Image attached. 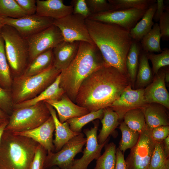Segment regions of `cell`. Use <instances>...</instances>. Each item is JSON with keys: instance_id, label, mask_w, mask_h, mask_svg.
<instances>
[{"instance_id": "obj_1", "label": "cell", "mask_w": 169, "mask_h": 169, "mask_svg": "<svg viewBox=\"0 0 169 169\" xmlns=\"http://www.w3.org/2000/svg\"><path fill=\"white\" fill-rule=\"evenodd\" d=\"M130 84L128 77L106 64L84 80L74 103L90 112L104 109L110 106Z\"/></svg>"}, {"instance_id": "obj_2", "label": "cell", "mask_w": 169, "mask_h": 169, "mask_svg": "<svg viewBox=\"0 0 169 169\" xmlns=\"http://www.w3.org/2000/svg\"><path fill=\"white\" fill-rule=\"evenodd\" d=\"M85 23L92 41L106 64L128 77L125 61L133 40L130 31L115 24L89 18L85 19Z\"/></svg>"}, {"instance_id": "obj_3", "label": "cell", "mask_w": 169, "mask_h": 169, "mask_svg": "<svg viewBox=\"0 0 169 169\" xmlns=\"http://www.w3.org/2000/svg\"><path fill=\"white\" fill-rule=\"evenodd\" d=\"M105 64L101 52L94 43L79 42L75 58L60 73V86L74 103L79 89L84 80Z\"/></svg>"}, {"instance_id": "obj_4", "label": "cell", "mask_w": 169, "mask_h": 169, "mask_svg": "<svg viewBox=\"0 0 169 169\" xmlns=\"http://www.w3.org/2000/svg\"><path fill=\"white\" fill-rule=\"evenodd\" d=\"M39 144L5 130L0 144V169H30Z\"/></svg>"}, {"instance_id": "obj_5", "label": "cell", "mask_w": 169, "mask_h": 169, "mask_svg": "<svg viewBox=\"0 0 169 169\" xmlns=\"http://www.w3.org/2000/svg\"><path fill=\"white\" fill-rule=\"evenodd\" d=\"M61 72L53 65L35 75L28 77L19 75L15 78L11 89L13 105L37 96L55 81Z\"/></svg>"}, {"instance_id": "obj_6", "label": "cell", "mask_w": 169, "mask_h": 169, "mask_svg": "<svg viewBox=\"0 0 169 169\" xmlns=\"http://www.w3.org/2000/svg\"><path fill=\"white\" fill-rule=\"evenodd\" d=\"M0 34L4 44L7 60L12 74L19 75L29 63V48L27 41L13 27L4 25Z\"/></svg>"}, {"instance_id": "obj_7", "label": "cell", "mask_w": 169, "mask_h": 169, "mask_svg": "<svg viewBox=\"0 0 169 169\" xmlns=\"http://www.w3.org/2000/svg\"><path fill=\"white\" fill-rule=\"evenodd\" d=\"M50 116L44 101L30 106L13 109L5 130L16 133L32 130L41 125Z\"/></svg>"}, {"instance_id": "obj_8", "label": "cell", "mask_w": 169, "mask_h": 169, "mask_svg": "<svg viewBox=\"0 0 169 169\" xmlns=\"http://www.w3.org/2000/svg\"><path fill=\"white\" fill-rule=\"evenodd\" d=\"M151 129L146 124L136 144L131 149L125 161L127 169H148L156 144Z\"/></svg>"}, {"instance_id": "obj_9", "label": "cell", "mask_w": 169, "mask_h": 169, "mask_svg": "<svg viewBox=\"0 0 169 169\" xmlns=\"http://www.w3.org/2000/svg\"><path fill=\"white\" fill-rule=\"evenodd\" d=\"M87 141L84 134L80 133L67 142L59 151L47 153L44 169L57 166L61 169H70L76 155L82 152Z\"/></svg>"}, {"instance_id": "obj_10", "label": "cell", "mask_w": 169, "mask_h": 169, "mask_svg": "<svg viewBox=\"0 0 169 169\" xmlns=\"http://www.w3.org/2000/svg\"><path fill=\"white\" fill-rule=\"evenodd\" d=\"M85 18L73 13L54 19L53 24L60 30L64 41L94 43L85 23Z\"/></svg>"}, {"instance_id": "obj_11", "label": "cell", "mask_w": 169, "mask_h": 169, "mask_svg": "<svg viewBox=\"0 0 169 169\" xmlns=\"http://www.w3.org/2000/svg\"><path fill=\"white\" fill-rule=\"evenodd\" d=\"M25 39L28 46L29 63L40 54L53 49L64 41L60 30L54 24Z\"/></svg>"}, {"instance_id": "obj_12", "label": "cell", "mask_w": 169, "mask_h": 169, "mask_svg": "<svg viewBox=\"0 0 169 169\" xmlns=\"http://www.w3.org/2000/svg\"><path fill=\"white\" fill-rule=\"evenodd\" d=\"M147 9L130 8L109 10L92 14L87 18L115 24L130 31L142 18Z\"/></svg>"}, {"instance_id": "obj_13", "label": "cell", "mask_w": 169, "mask_h": 169, "mask_svg": "<svg viewBox=\"0 0 169 169\" xmlns=\"http://www.w3.org/2000/svg\"><path fill=\"white\" fill-rule=\"evenodd\" d=\"M94 126L90 129H84L83 132L86 136V146L83 152V155L79 159H74L70 169H88L89 164L94 159L97 160L101 155L103 147L109 141V137L103 143H98L97 132L99 126V121L94 122Z\"/></svg>"}, {"instance_id": "obj_14", "label": "cell", "mask_w": 169, "mask_h": 169, "mask_svg": "<svg viewBox=\"0 0 169 169\" xmlns=\"http://www.w3.org/2000/svg\"><path fill=\"white\" fill-rule=\"evenodd\" d=\"M3 18L5 25L13 28L24 38L37 33L53 25L54 21L53 19L36 14L27 15L18 18Z\"/></svg>"}, {"instance_id": "obj_15", "label": "cell", "mask_w": 169, "mask_h": 169, "mask_svg": "<svg viewBox=\"0 0 169 169\" xmlns=\"http://www.w3.org/2000/svg\"><path fill=\"white\" fill-rule=\"evenodd\" d=\"M144 94V88L132 89L130 84L109 107L117 114L120 120H121L128 111L135 109H143L148 104Z\"/></svg>"}, {"instance_id": "obj_16", "label": "cell", "mask_w": 169, "mask_h": 169, "mask_svg": "<svg viewBox=\"0 0 169 169\" xmlns=\"http://www.w3.org/2000/svg\"><path fill=\"white\" fill-rule=\"evenodd\" d=\"M144 97L147 104L156 103L169 109V94L165 81V70L155 74L152 82L144 89Z\"/></svg>"}, {"instance_id": "obj_17", "label": "cell", "mask_w": 169, "mask_h": 169, "mask_svg": "<svg viewBox=\"0 0 169 169\" xmlns=\"http://www.w3.org/2000/svg\"><path fill=\"white\" fill-rule=\"evenodd\" d=\"M54 130V121L51 115L44 123L35 128L13 133L32 139L42 146L47 153H49L54 151L53 140V133Z\"/></svg>"}, {"instance_id": "obj_18", "label": "cell", "mask_w": 169, "mask_h": 169, "mask_svg": "<svg viewBox=\"0 0 169 169\" xmlns=\"http://www.w3.org/2000/svg\"><path fill=\"white\" fill-rule=\"evenodd\" d=\"M44 101L51 105L57 111L58 119L62 123L69 119L79 117L90 112L86 109L75 103L65 93L59 100L49 99Z\"/></svg>"}, {"instance_id": "obj_19", "label": "cell", "mask_w": 169, "mask_h": 169, "mask_svg": "<svg viewBox=\"0 0 169 169\" xmlns=\"http://www.w3.org/2000/svg\"><path fill=\"white\" fill-rule=\"evenodd\" d=\"M35 14L41 16L57 19L72 13L73 8L67 5L63 0H37Z\"/></svg>"}, {"instance_id": "obj_20", "label": "cell", "mask_w": 169, "mask_h": 169, "mask_svg": "<svg viewBox=\"0 0 169 169\" xmlns=\"http://www.w3.org/2000/svg\"><path fill=\"white\" fill-rule=\"evenodd\" d=\"M79 42L63 41L53 49V65L61 71L70 64L77 53Z\"/></svg>"}, {"instance_id": "obj_21", "label": "cell", "mask_w": 169, "mask_h": 169, "mask_svg": "<svg viewBox=\"0 0 169 169\" xmlns=\"http://www.w3.org/2000/svg\"><path fill=\"white\" fill-rule=\"evenodd\" d=\"M54 121L55 125V137L53 140L55 152L60 150L70 140L80 133L73 131L66 121L61 123L58 118L56 110L50 105L45 103Z\"/></svg>"}, {"instance_id": "obj_22", "label": "cell", "mask_w": 169, "mask_h": 169, "mask_svg": "<svg viewBox=\"0 0 169 169\" xmlns=\"http://www.w3.org/2000/svg\"><path fill=\"white\" fill-rule=\"evenodd\" d=\"M168 110L156 103L147 104L143 108L146 124L151 129L160 126L169 125Z\"/></svg>"}, {"instance_id": "obj_23", "label": "cell", "mask_w": 169, "mask_h": 169, "mask_svg": "<svg viewBox=\"0 0 169 169\" xmlns=\"http://www.w3.org/2000/svg\"><path fill=\"white\" fill-rule=\"evenodd\" d=\"M60 74L55 81L46 89L36 97L13 105V110L34 105L47 100H54L60 99L65 93L64 89L60 86Z\"/></svg>"}, {"instance_id": "obj_24", "label": "cell", "mask_w": 169, "mask_h": 169, "mask_svg": "<svg viewBox=\"0 0 169 169\" xmlns=\"http://www.w3.org/2000/svg\"><path fill=\"white\" fill-rule=\"evenodd\" d=\"M103 109V116L101 120L102 127L97 136L100 144L104 143L110 135L115 136V130L120 124L119 116L115 111L109 107Z\"/></svg>"}, {"instance_id": "obj_25", "label": "cell", "mask_w": 169, "mask_h": 169, "mask_svg": "<svg viewBox=\"0 0 169 169\" xmlns=\"http://www.w3.org/2000/svg\"><path fill=\"white\" fill-rule=\"evenodd\" d=\"M53 49L40 54L29 62L23 73L20 75L28 77L40 74L53 65Z\"/></svg>"}, {"instance_id": "obj_26", "label": "cell", "mask_w": 169, "mask_h": 169, "mask_svg": "<svg viewBox=\"0 0 169 169\" xmlns=\"http://www.w3.org/2000/svg\"><path fill=\"white\" fill-rule=\"evenodd\" d=\"M156 7V2L149 6L141 20L130 31L133 40L139 42L151 30L154 23L153 18Z\"/></svg>"}, {"instance_id": "obj_27", "label": "cell", "mask_w": 169, "mask_h": 169, "mask_svg": "<svg viewBox=\"0 0 169 169\" xmlns=\"http://www.w3.org/2000/svg\"><path fill=\"white\" fill-rule=\"evenodd\" d=\"M148 60L146 53L141 49L139 55L138 67L135 83L136 89L144 88L152 80L153 73Z\"/></svg>"}, {"instance_id": "obj_28", "label": "cell", "mask_w": 169, "mask_h": 169, "mask_svg": "<svg viewBox=\"0 0 169 169\" xmlns=\"http://www.w3.org/2000/svg\"><path fill=\"white\" fill-rule=\"evenodd\" d=\"M141 50L138 42L133 40L126 57L125 64L131 86L134 87L138 70L140 54Z\"/></svg>"}, {"instance_id": "obj_29", "label": "cell", "mask_w": 169, "mask_h": 169, "mask_svg": "<svg viewBox=\"0 0 169 169\" xmlns=\"http://www.w3.org/2000/svg\"><path fill=\"white\" fill-rule=\"evenodd\" d=\"M161 35L157 23H154L151 30L144 35L141 41L142 50L146 53L161 52Z\"/></svg>"}, {"instance_id": "obj_30", "label": "cell", "mask_w": 169, "mask_h": 169, "mask_svg": "<svg viewBox=\"0 0 169 169\" xmlns=\"http://www.w3.org/2000/svg\"><path fill=\"white\" fill-rule=\"evenodd\" d=\"M5 50L4 44L0 34V86L11 90L13 80Z\"/></svg>"}, {"instance_id": "obj_31", "label": "cell", "mask_w": 169, "mask_h": 169, "mask_svg": "<svg viewBox=\"0 0 169 169\" xmlns=\"http://www.w3.org/2000/svg\"><path fill=\"white\" fill-rule=\"evenodd\" d=\"M123 119L129 128L140 134L146 125L143 109H135L128 111Z\"/></svg>"}, {"instance_id": "obj_32", "label": "cell", "mask_w": 169, "mask_h": 169, "mask_svg": "<svg viewBox=\"0 0 169 169\" xmlns=\"http://www.w3.org/2000/svg\"><path fill=\"white\" fill-rule=\"evenodd\" d=\"M105 151L97 160L94 169H114L116 161V146L111 142L105 146Z\"/></svg>"}, {"instance_id": "obj_33", "label": "cell", "mask_w": 169, "mask_h": 169, "mask_svg": "<svg viewBox=\"0 0 169 169\" xmlns=\"http://www.w3.org/2000/svg\"><path fill=\"white\" fill-rule=\"evenodd\" d=\"M119 128L122 134L118 148L123 153L128 149H131L137 142L140 134L129 128L123 121L120 124Z\"/></svg>"}, {"instance_id": "obj_34", "label": "cell", "mask_w": 169, "mask_h": 169, "mask_svg": "<svg viewBox=\"0 0 169 169\" xmlns=\"http://www.w3.org/2000/svg\"><path fill=\"white\" fill-rule=\"evenodd\" d=\"M104 109L90 112L89 113L78 117L69 119L67 122L70 128L74 132L81 133L83 127L89 122L95 120H101L103 116Z\"/></svg>"}, {"instance_id": "obj_35", "label": "cell", "mask_w": 169, "mask_h": 169, "mask_svg": "<svg viewBox=\"0 0 169 169\" xmlns=\"http://www.w3.org/2000/svg\"><path fill=\"white\" fill-rule=\"evenodd\" d=\"M111 6V10H117L130 8L146 9L155 0H108Z\"/></svg>"}, {"instance_id": "obj_36", "label": "cell", "mask_w": 169, "mask_h": 169, "mask_svg": "<svg viewBox=\"0 0 169 169\" xmlns=\"http://www.w3.org/2000/svg\"><path fill=\"white\" fill-rule=\"evenodd\" d=\"M27 15L15 0H0L1 17L18 18Z\"/></svg>"}, {"instance_id": "obj_37", "label": "cell", "mask_w": 169, "mask_h": 169, "mask_svg": "<svg viewBox=\"0 0 169 169\" xmlns=\"http://www.w3.org/2000/svg\"><path fill=\"white\" fill-rule=\"evenodd\" d=\"M163 141L156 142L148 169H169V158L165 154Z\"/></svg>"}, {"instance_id": "obj_38", "label": "cell", "mask_w": 169, "mask_h": 169, "mask_svg": "<svg viewBox=\"0 0 169 169\" xmlns=\"http://www.w3.org/2000/svg\"><path fill=\"white\" fill-rule=\"evenodd\" d=\"M148 60L151 61L152 65L153 74L155 75L162 67L169 65V49L165 48L158 54L152 53H146Z\"/></svg>"}, {"instance_id": "obj_39", "label": "cell", "mask_w": 169, "mask_h": 169, "mask_svg": "<svg viewBox=\"0 0 169 169\" xmlns=\"http://www.w3.org/2000/svg\"><path fill=\"white\" fill-rule=\"evenodd\" d=\"M13 105L11 90L0 86V108L9 115L13 110Z\"/></svg>"}, {"instance_id": "obj_40", "label": "cell", "mask_w": 169, "mask_h": 169, "mask_svg": "<svg viewBox=\"0 0 169 169\" xmlns=\"http://www.w3.org/2000/svg\"><path fill=\"white\" fill-rule=\"evenodd\" d=\"M92 14L111 10L110 4L106 0H85Z\"/></svg>"}, {"instance_id": "obj_41", "label": "cell", "mask_w": 169, "mask_h": 169, "mask_svg": "<svg viewBox=\"0 0 169 169\" xmlns=\"http://www.w3.org/2000/svg\"><path fill=\"white\" fill-rule=\"evenodd\" d=\"M70 5L73 7V14L80 15L85 19L91 15L85 0H72Z\"/></svg>"}, {"instance_id": "obj_42", "label": "cell", "mask_w": 169, "mask_h": 169, "mask_svg": "<svg viewBox=\"0 0 169 169\" xmlns=\"http://www.w3.org/2000/svg\"><path fill=\"white\" fill-rule=\"evenodd\" d=\"M47 153L46 150L39 144L35 152L30 169H44V163Z\"/></svg>"}, {"instance_id": "obj_43", "label": "cell", "mask_w": 169, "mask_h": 169, "mask_svg": "<svg viewBox=\"0 0 169 169\" xmlns=\"http://www.w3.org/2000/svg\"><path fill=\"white\" fill-rule=\"evenodd\" d=\"M159 20V27L161 38L164 41L169 39V9L167 7Z\"/></svg>"}, {"instance_id": "obj_44", "label": "cell", "mask_w": 169, "mask_h": 169, "mask_svg": "<svg viewBox=\"0 0 169 169\" xmlns=\"http://www.w3.org/2000/svg\"><path fill=\"white\" fill-rule=\"evenodd\" d=\"M151 134L156 142L162 141L169 136V126H160L151 129Z\"/></svg>"}, {"instance_id": "obj_45", "label": "cell", "mask_w": 169, "mask_h": 169, "mask_svg": "<svg viewBox=\"0 0 169 169\" xmlns=\"http://www.w3.org/2000/svg\"><path fill=\"white\" fill-rule=\"evenodd\" d=\"M27 15L35 14L37 6L35 0H15Z\"/></svg>"}, {"instance_id": "obj_46", "label": "cell", "mask_w": 169, "mask_h": 169, "mask_svg": "<svg viewBox=\"0 0 169 169\" xmlns=\"http://www.w3.org/2000/svg\"><path fill=\"white\" fill-rule=\"evenodd\" d=\"M114 169H127L123 153L118 148H116V161Z\"/></svg>"}, {"instance_id": "obj_47", "label": "cell", "mask_w": 169, "mask_h": 169, "mask_svg": "<svg viewBox=\"0 0 169 169\" xmlns=\"http://www.w3.org/2000/svg\"><path fill=\"white\" fill-rule=\"evenodd\" d=\"M164 2L163 0H157L156 1V8L153 18V20L156 22L159 21L166 8L164 5Z\"/></svg>"}, {"instance_id": "obj_48", "label": "cell", "mask_w": 169, "mask_h": 169, "mask_svg": "<svg viewBox=\"0 0 169 169\" xmlns=\"http://www.w3.org/2000/svg\"><path fill=\"white\" fill-rule=\"evenodd\" d=\"M164 151L165 156L169 157V136L163 141Z\"/></svg>"}, {"instance_id": "obj_49", "label": "cell", "mask_w": 169, "mask_h": 169, "mask_svg": "<svg viewBox=\"0 0 169 169\" xmlns=\"http://www.w3.org/2000/svg\"><path fill=\"white\" fill-rule=\"evenodd\" d=\"M8 119L5 120L0 124V144L3 134L8 123Z\"/></svg>"}, {"instance_id": "obj_50", "label": "cell", "mask_w": 169, "mask_h": 169, "mask_svg": "<svg viewBox=\"0 0 169 169\" xmlns=\"http://www.w3.org/2000/svg\"><path fill=\"white\" fill-rule=\"evenodd\" d=\"M0 118L3 119H8L9 116L0 108Z\"/></svg>"}, {"instance_id": "obj_51", "label": "cell", "mask_w": 169, "mask_h": 169, "mask_svg": "<svg viewBox=\"0 0 169 169\" xmlns=\"http://www.w3.org/2000/svg\"><path fill=\"white\" fill-rule=\"evenodd\" d=\"M165 81L168 83L169 82V72L168 70H165Z\"/></svg>"}, {"instance_id": "obj_52", "label": "cell", "mask_w": 169, "mask_h": 169, "mask_svg": "<svg viewBox=\"0 0 169 169\" xmlns=\"http://www.w3.org/2000/svg\"><path fill=\"white\" fill-rule=\"evenodd\" d=\"M4 25L3 18L0 16V32L1 28Z\"/></svg>"}, {"instance_id": "obj_53", "label": "cell", "mask_w": 169, "mask_h": 169, "mask_svg": "<svg viewBox=\"0 0 169 169\" xmlns=\"http://www.w3.org/2000/svg\"><path fill=\"white\" fill-rule=\"evenodd\" d=\"M47 169H61L57 166H54Z\"/></svg>"}, {"instance_id": "obj_54", "label": "cell", "mask_w": 169, "mask_h": 169, "mask_svg": "<svg viewBox=\"0 0 169 169\" xmlns=\"http://www.w3.org/2000/svg\"><path fill=\"white\" fill-rule=\"evenodd\" d=\"M6 119H3L0 118V124L3 121H4Z\"/></svg>"}]
</instances>
